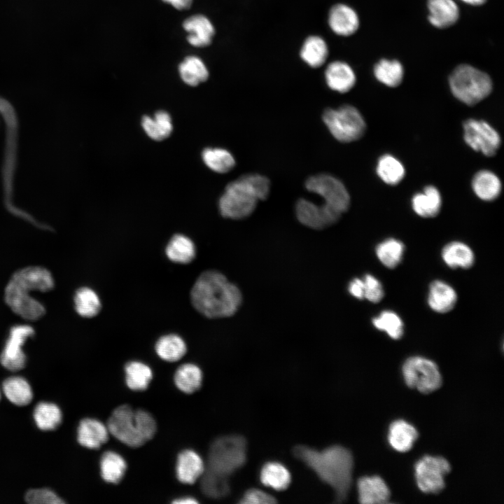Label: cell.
<instances>
[{"label":"cell","mask_w":504,"mask_h":504,"mask_svg":"<svg viewBox=\"0 0 504 504\" xmlns=\"http://www.w3.org/2000/svg\"><path fill=\"white\" fill-rule=\"evenodd\" d=\"M295 456L312 469L319 479L333 489L335 500L347 498L352 482L354 459L351 453L340 445L318 451L304 445L296 446Z\"/></svg>","instance_id":"obj_1"},{"label":"cell","mask_w":504,"mask_h":504,"mask_svg":"<svg viewBox=\"0 0 504 504\" xmlns=\"http://www.w3.org/2000/svg\"><path fill=\"white\" fill-rule=\"evenodd\" d=\"M194 308L209 318L234 315L240 308L243 296L237 286L216 270L202 272L190 291Z\"/></svg>","instance_id":"obj_2"},{"label":"cell","mask_w":504,"mask_h":504,"mask_svg":"<svg viewBox=\"0 0 504 504\" xmlns=\"http://www.w3.org/2000/svg\"><path fill=\"white\" fill-rule=\"evenodd\" d=\"M270 191V181L260 174H246L229 183L218 201L221 216L241 220L250 216L259 201L266 200Z\"/></svg>","instance_id":"obj_3"},{"label":"cell","mask_w":504,"mask_h":504,"mask_svg":"<svg viewBox=\"0 0 504 504\" xmlns=\"http://www.w3.org/2000/svg\"><path fill=\"white\" fill-rule=\"evenodd\" d=\"M108 432L123 444L139 447L150 440L156 432L153 416L143 410H133L127 405L115 408L108 418Z\"/></svg>","instance_id":"obj_4"},{"label":"cell","mask_w":504,"mask_h":504,"mask_svg":"<svg viewBox=\"0 0 504 504\" xmlns=\"http://www.w3.org/2000/svg\"><path fill=\"white\" fill-rule=\"evenodd\" d=\"M453 95L461 102L475 105L487 97L492 91L489 76L469 64L457 66L449 76Z\"/></svg>","instance_id":"obj_5"},{"label":"cell","mask_w":504,"mask_h":504,"mask_svg":"<svg viewBox=\"0 0 504 504\" xmlns=\"http://www.w3.org/2000/svg\"><path fill=\"white\" fill-rule=\"evenodd\" d=\"M246 461V441L238 435L220 437L211 444L208 469L228 477Z\"/></svg>","instance_id":"obj_6"},{"label":"cell","mask_w":504,"mask_h":504,"mask_svg":"<svg viewBox=\"0 0 504 504\" xmlns=\"http://www.w3.org/2000/svg\"><path fill=\"white\" fill-rule=\"evenodd\" d=\"M322 119L332 136L342 143L360 139L365 134L366 124L360 111L345 104L337 108H327Z\"/></svg>","instance_id":"obj_7"},{"label":"cell","mask_w":504,"mask_h":504,"mask_svg":"<svg viewBox=\"0 0 504 504\" xmlns=\"http://www.w3.org/2000/svg\"><path fill=\"white\" fill-rule=\"evenodd\" d=\"M305 188L324 200V204L335 213L342 215L350 206V195L344 183L329 174H318L309 176L305 181Z\"/></svg>","instance_id":"obj_8"},{"label":"cell","mask_w":504,"mask_h":504,"mask_svg":"<svg viewBox=\"0 0 504 504\" xmlns=\"http://www.w3.org/2000/svg\"><path fill=\"white\" fill-rule=\"evenodd\" d=\"M402 374L409 387L423 393H432L442 384V377L438 365L431 360L422 356L407 358L402 365Z\"/></svg>","instance_id":"obj_9"},{"label":"cell","mask_w":504,"mask_h":504,"mask_svg":"<svg viewBox=\"0 0 504 504\" xmlns=\"http://www.w3.org/2000/svg\"><path fill=\"white\" fill-rule=\"evenodd\" d=\"M450 470V464L444 458L425 456L415 465L417 486L424 493H438L444 488V477Z\"/></svg>","instance_id":"obj_10"},{"label":"cell","mask_w":504,"mask_h":504,"mask_svg":"<svg viewBox=\"0 0 504 504\" xmlns=\"http://www.w3.org/2000/svg\"><path fill=\"white\" fill-rule=\"evenodd\" d=\"M465 142L474 150L488 157L496 154L501 139L498 132L484 120L468 119L463 122Z\"/></svg>","instance_id":"obj_11"},{"label":"cell","mask_w":504,"mask_h":504,"mask_svg":"<svg viewBox=\"0 0 504 504\" xmlns=\"http://www.w3.org/2000/svg\"><path fill=\"white\" fill-rule=\"evenodd\" d=\"M34 334V330L29 326L18 325L11 328L0 356V362L5 368L18 371L24 368L27 357L22 348L27 339Z\"/></svg>","instance_id":"obj_12"},{"label":"cell","mask_w":504,"mask_h":504,"mask_svg":"<svg viewBox=\"0 0 504 504\" xmlns=\"http://www.w3.org/2000/svg\"><path fill=\"white\" fill-rule=\"evenodd\" d=\"M29 290L9 281L5 289V301L16 314L36 321L44 316L46 310L41 303L29 295Z\"/></svg>","instance_id":"obj_13"},{"label":"cell","mask_w":504,"mask_h":504,"mask_svg":"<svg viewBox=\"0 0 504 504\" xmlns=\"http://www.w3.org/2000/svg\"><path fill=\"white\" fill-rule=\"evenodd\" d=\"M295 214L303 225L314 230H323L335 224L342 217L324 204L317 205L306 199H299L295 204Z\"/></svg>","instance_id":"obj_14"},{"label":"cell","mask_w":504,"mask_h":504,"mask_svg":"<svg viewBox=\"0 0 504 504\" xmlns=\"http://www.w3.org/2000/svg\"><path fill=\"white\" fill-rule=\"evenodd\" d=\"M12 282L31 290L49 291L54 287L50 272L39 266L27 267L16 271L11 279Z\"/></svg>","instance_id":"obj_15"},{"label":"cell","mask_w":504,"mask_h":504,"mask_svg":"<svg viewBox=\"0 0 504 504\" xmlns=\"http://www.w3.org/2000/svg\"><path fill=\"white\" fill-rule=\"evenodd\" d=\"M359 501L363 504L387 503L391 496L385 482L379 476L363 477L357 484Z\"/></svg>","instance_id":"obj_16"},{"label":"cell","mask_w":504,"mask_h":504,"mask_svg":"<svg viewBox=\"0 0 504 504\" xmlns=\"http://www.w3.org/2000/svg\"><path fill=\"white\" fill-rule=\"evenodd\" d=\"M204 472V462L197 452L191 449H185L178 454L176 473L181 482L192 484L202 475Z\"/></svg>","instance_id":"obj_17"},{"label":"cell","mask_w":504,"mask_h":504,"mask_svg":"<svg viewBox=\"0 0 504 504\" xmlns=\"http://www.w3.org/2000/svg\"><path fill=\"white\" fill-rule=\"evenodd\" d=\"M328 24L337 34L347 36L354 34L359 27L356 11L344 4L335 5L330 10Z\"/></svg>","instance_id":"obj_18"},{"label":"cell","mask_w":504,"mask_h":504,"mask_svg":"<svg viewBox=\"0 0 504 504\" xmlns=\"http://www.w3.org/2000/svg\"><path fill=\"white\" fill-rule=\"evenodd\" d=\"M109 434L107 426L102 422L87 418L79 424L77 438L83 447L95 449L108 441Z\"/></svg>","instance_id":"obj_19"},{"label":"cell","mask_w":504,"mask_h":504,"mask_svg":"<svg viewBox=\"0 0 504 504\" xmlns=\"http://www.w3.org/2000/svg\"><path fill=\"white\" fill-rule=\"evenodd\" d=\"M428 304L437 313L444 314L451 311L457 301V294L454 288L445 281H433L428 294Z\"/></svg>","instance_id":"obj_20"},{"label":"cell","mask_w":504,"mask_h":504,"mask_svg":"<svg viewBox=\"0 0 504 504\" xmlns=\"http://www.w3.org/2000/svg\"><path fill=\"white\" fill-rule=\"evenodd\" d=\"M325 78L328 86L340 93H345L351 90L356 79L351 67L340 61H335L327 66Z\"/></svg>","instance_id":"obj_21"},{"label":"cell","mask_w":504,"mask_h":504,"mask_svg":"<svg viewBox=\"0 0 504 504\" xmlns=\"http://www.w3.org/2000/svg\"><path fill=\"white\" fill-rule=\"evenodd\" d=\"M428 19L435 27L443 29L455 24L459 18V9L453 0H428Z\"/></svg>","instance_id":"obj_22"},{"label":"cell","mask_w":504,"mask_h":504,"mask_svg":"<svg viewBox=\"0 0 504 504\" xmlns=\"http://www.w3.org/2000/svg\"><path fill=\"white\" fill-rule=\"evenodd\" d=\"M184 29L188 32V41L195 47L209 46L214 35V28L209 20L204 15H196L186 19Z\"/></svg>","instance_id":"obj_23"},{"label":"cell","mask_w":504,"mask_h":504,"mask_svg":"<svg viewBox=\"0 0 504 504\" xmlns=\"http://www.w3.org/2000/svg\"><path fill=\"white\" fill-rule=\"evenodd\" d=\"M414 211L423 218L436 216L442 207V197L439 190L433 186L424 188L423 192L414 195L412 200Z\"/></svg>","instance_id":"obj_24"},{"label":"cell","mask_w":504,"mask_h":504,"mask_svg":"<svg viewBox=\"0 0 504 504\" xmlns=\"http://www.w3.org/2000/svg\"><path fill=\"white\" fill-rule=\"evenodd\" d=\"M442 258L449 267L468 269L475 262V255L469 246L461 241H451L442 250Z\"/></svg>","instance_id":"obj_25"},{"label":"cell","mask_w":504,"mask_h":504,"mask_svg":"<svg viewBox=\"0 0 504 504\" xmlns=\"http://www.w3.org/2000/svg\"><path fill=\"white\" fill-rule=\"evenodd\" d=\"M417 438L418 433L416 428L404 420L395 421L389 427L388 442L398 451H409Z\"/></svg>","instance_id":"obj_26"},{"label":"cell","mask_w":504,"mask_h":504,"mask_svg":"<svg viewBox=\"0 0 504 504\" xmlns=\"http://www.w3.org/2000/svg\"><path fill=\"white\" fill-rule=\"evenodd\" d=\"M501 182L492 172L481 170L477 172L472 181V188L475 195L482 200L493 201L501 192Z\"/></svg>","instance_id":"obj_27"},{"label":"cell","mask_w":504,"mask_h":504,"mask_svg":"<svg viewBox=\"0 0 504 504\" xmlns=\"http://www.w3.org/2000/svg\"><path fill=\"white\" fill-rule=\"evenodd\" d=\"M141 126L146 134L155 141L168 138L173 131L172 118L165 111H157L153 117L144 116Z\"/></svg>","instance_id":"obj_28"},{"label":"cell","mask_w":504,"mask_h":504,"mask_svg":"<svg viewBox=\"0 0 504 504\" xmlns=\"http://www.w3.org/2000/svg\"><path fill=\"white\" fill-rule=\"evenodd\" d=\"M165 253L172 262L187 264L195 257L196 248L193 241L187 236L174 234L168 242Z\"/></svg>","instance_id":"obj_29"},{"label":"cell","mask_w":504,"mask_h":504,"mask_svg":"<svg viewBox=\"0 0 504 504\" xmlns=\"http://www.w3.org/2000/svg\"><path fill=\"white\" fill-rule=\"evenodd\" d=\"M260 479L262 484L277 491L286 489L291 481L288 470L278 462H267L262 466Z\"/></svg>","instance_id":"obj_30"},{"label":"cell","mask_w":504,"mask_h":504,"mask_svg":"<svg viewBox=\"0 0 504 504\" xmlns=\"http://www.w3.org/2000/svg\"><path fill=\"white\" fill-rule=\"evenodd\" d=\"M2 388L9 401L18 406L29 404L33 398L31 386L21 377H10L6 379L3 383Z\"/></svg>","instance_id":"obj_31"},{"label":"cell","mask_w":504,"mask_h":504,"mask_svg":"<svg viewBox=\"0 0 504 504\" xmlns=\"http://www.w3.org/2000/svg\"><path fill=\"white\" fill-rule=\"evenodd\" d=\"M155 349L158 356L168 362L177 361L186 353L184 340L175 334H169L160 337Z\"/></svg>","instance_id":"obj_32"},{"label":"cell","mask_w":504,"mask_h":504,"mask_svg":"<svg viewBox=\"0 0 504 504\" xmlns=\"http://www.w3.org/2000/svg\"><path fill=\"white\" fill-rule=\"evenodd\" d=\"M126 468L127 463L119 454L108 451L102 456L100 470L104 481L113 484L118 483L123 477Z\"/></svg>","instance_id":"obj_33"},{"label":"cell","mask_w":504,"mask_h":504,"mask_svg":"<svg viewBox=\"0 0 504 504\" xmlns=\"http://www.w3.org/2000/svg\"><path fill=\"white\" fill-rule=\"evenodd\" d=\"M202 158L210 169L219 174L231 171L236 164L232 154L221 148H206L202 153Z\"/></svg>","instance_id":"obj_34"},{"label":"cell","mask_w":504,"mask_h":504,"mask_svg":"<svg viewBox=\"0 0 504 504\" xmlns=\"http://www.w3.org/2000/svg\"><path fill=\"white\" fill-rule=\"evenodd\" d=\"M202 381L200 368L192 363H185L178 368L174 374V383L183 393H192L200 388Z\"/></svg>","instance_id":"obj_35"},{"label":"cell","mask_w":504,"mask_h":504,"mask_svg":"<svg viewBox=\"0 0 504 504\" xmlns=\"http://www.w3.org/2000/svg\"><path fill=\"white\" fill-rule=\"evenodd\" d=\"M328 49L325 41L317 36L308 37L300 50L301 58L311 67L317 68L327 59Z\"/></svg>","instance_id":"obj_36"},{"label":"cell","mask_w":504,"mask_h":504,"mask_svg":"<svg viewBox=\"0 0 504 504\" xmlns=\"http://www.w3.org/2000/svg\"><path fill=\"white\" fill-rule=\"evenodd\" d=\"M374 74L380 83L395 88L402 83L404 69L401 63L396 59H382L375 64Z\"/></svg>","instance_id":"obj_37"},{"label":"cell","mask_w":504,"mask_h":504,"mask_svg":"<svg viewBox=\"0 0 504 504\" xmlns=\"http://www.w3.org/2000/svg\"><path fill=\"white\" fill-rule=\"evenodd\" d=\"M34 419L39 429L52 430L61 424L62 414L57 405L41 402L38 403L34 409Z\"/></svg>","instance_id":"obj_38"},{"label":"cell","mask_w":504,"mask_h":504,"mask_svg":"<svg viewBox=\"0 0 504 504\" xmlns=\"http://www.w3.org/2000/svg\"><path fill=\"white\" fill-rule=\"evenodd\" d=\"M125 382L133 391L145 390L153 377L152 370L146 364L139 361H131L125 366Z\"/></svg>","instance_id":"obj_39"},{"label":"cell","mask_w":504,"mask_h":504,"mask_svg":"<svg viewBox=\"0 0 504 504\" xmlns=\"http://www.w3.org/2000/svg\"><path fill=\"white\" fill-rule=\"evenodd\" d=\"M375 252L379 260L386 267L393 269L402 261L405 246L401 241L389 238L380 242L377 246Z\"/></svg>","instance_id":"obj_40"},{"label":"cell","mask_w":504,"mask_h":504,"mask_svg":"<svg viewBox=\"0 0 504 504\" xmlns=\"http://www.w3.org/2000/svg\"><path fill=\"white\" fill-rule=\"evenodd\" d=\"M181 79L187 85L197 86L209 77V71L203 62L197 57H186L179 66Z\"/></svg>","instance_id":"obj_41"},{"label":"cell","mask_w":504,"mask_h":504,"mask_svg":"<svg viewBox=\"0 0 504 504\" xmlns=\"http://www.w3.org/2000/svg\"><path fill=\"white\" fill-rule=\"evenodd\" d=\"M377 173L385 183L394 186L402 180L405 172L404 166L397 158L386 154L378 160Z\"/></svg>","instance_id":"obj_42"},{"label":"cell","mask_w":504,"mask_h":504,"mask_svg":"<svg viewBox=\"0 0 504 504\" xmlns=\"http://www.w3.org/2000/svg\"><path fill=\"white\" fill-rule=\"evenodd\" d=\"M74 305L77 313L85 318L97 315L101 309V301L97 294L88 287L78 289L74 295Z\"/></svg>","instance_id":"obj_43"},{"label":"cell","mask_w":504,"mask_h":504,"mask_svg":"<svg viewBox=\"0 0 504 504\" xmlns=\"http://www.w3.org/2000/svg\"><path fill=\"white\" fill-rule=\"evenodd\" d=\"M372 322L375 328L385 332L393 340H398L403 335V322L399 315L393 311H382L372 318Z\"/></svg>","instance_id":"obj_44"},{"label":"cell","mask_w":504,"mask_h":504,"mask_svg":"<svg viewBox=\"0 0 504 504\" xmlns=\"http://www.w3.org/2000/svg\"><path fill=\"white\" fill-rule=\"evenodd\" d=\"M201 487L204 493L213 498H220L230 492L228 477L207 470L202 474Z\"/></svg>","instance_id":"obj_45"},{"label":"cell","mask_w":504,"mask_h":504,"mask_svg":"<svg viewBox=\"0 0 504 504\" xmlns=\"http://www.w3.org/2000/svg\"><path fill=\"white\" fill-rule=\"evenodd\" d=\"M364 284V299L372 303H377L384 297V289L382 283L378 279L370 274H367L363 278Z\"/></svg>","instance_id":"obj_46"},{"label":"cell","mask_w":504,"mask_h":504,"mask_svg":"<svg viewBox=\"0 0 504 504\" xmlns=\"http://www.w3.org/2000/svg\"><path fill=\"white\" fill-rule=\"evenodd\" d=\"M25 500L31 504H62V500L55 492L47 489H31L25 495Z\"/></svg>","instance_id":"obj_47"},{"label":"cell","mask_w":504,"mask_h":504,"mask_svg":"<svg viewBox=\"0 0 504 504\" xmlns=\"http://www.w3.org/2000/svg\"><path fill=\"white\" fill-rule=\"evenodd\" d=\"M275 502V498L258 489L248 490L239 500V503L243 504H265Z\"/></svg>","instance_id":"obj_48"},{"label":"cell","mask_w":504,"mask_h":504,"mask_svg":"<svg viewBox=\"0 0 504 504\" xmlns=\"http://www.w3.org/2000/svg\"><path fill=\"white\" fill-rule=\"evenodd\" d=\"M349 293L354 298L364 299V284L363 279L355 278L352 279L348 286Z\"/></svg>","instance_id":"obj_49"},{"label":"cell","mask_w":504,"mask_h":504,"mask_svg":"<svg viewBox=\"0 0 504 504\" xmlns=\"http://www.w3.org/2000/svg\"><path fill=\"white\" fill-rule=\"evenodd\" d=\"M178 10H186L191 6L192 0H162Z\"/></svg>","instance_id":"obj_50"},{"label":"cell","mask_w":504,"mask_h":504,"mask_svg":"<svg viewBox=\"0 0 504 504\" xmlns=\"http://www.w3.org/2000/svg\"><path fill=\"white\" fill-rule=\"evenodd\" d=\"M172 503L175 504H194L198 503V501L192 497L186 496L178 498L174 500Z\"/></svg>","instance_id":"obj_51"},{"label":"cell","mask_w":504,"mask_h":504,"mask_svg":"<svg viewBox=\"0 0 504 504\" xmlns=\"http://www.w3.org/2000/svg\"><path fill=\"white\" fill-rule=\"evenodd\" d=\"M462 1L472 6H480L484 4L486 0H461Z\"/></svg>","instance_id":"obj_52"},{"label":"cell","mask_w":504,"mask_h":504,"mask_svg":"<svg viewBox=\"0 0 504 504\" xmlns=\"http://www.w3.org/2000/svg\"><path fill=\"white\" fill-rule=\"evenodd\" d=\"M0 398H1V394H0Z\"/></svg>","instance_id":"obj_53"}]
</instances>
